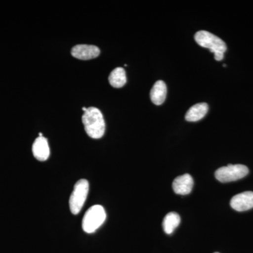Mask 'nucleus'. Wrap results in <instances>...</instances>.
<instances>
[{"label":"nucleus","instance_id":"obj_1","mask_svg":"<svg viewBox=\"0 0 253 253\" xmlns=\"http://www.w3.org/2000/svg\"><path fill=\"white\" fill-rule=\"evenodd\" d=\"M82 120L88 136L92 139H100L104 136L106 124L100 110L94 107L88 108Z\"/></svg>","mask_w":253,"mask_h":253},{"label":"nucleus","instance_id":"obj_2","mask_svg":"<svg viewBox=\"0 0 253 253\" xmlns=\"http://www.w3.org/2000/svg\"><path fill=\"white\" fill-rule=\"evenodd\" d=\"M195 41L202 47L207 48L214 54L216 61H221L227 49L226 43L219 37L206 31H200L195 34Z\"/></svg>","mask_w":253,"mask_h":253},{"label":"nucleus","instance_id":"obj_3","mask_svg":"<svg viewBox=\"0 0 253 253\" xmlns=\"http://www.w3.org/2000/svg\"><path fill=\"white\" fill-rule=\"evenodd\" d=\"M106 219V213L103 206L95 205L86 211L83 219V231L87 234H92L104 224Z\"/></svg>","mask_w":253,"mask_h":253},{"label":"nucleus","instance_id":"obj_4","mask_svg":"<svg viewBox=\"0 0 253 253\" xmlns=\"http://www.w3.org/2000/svg\"><path fill=\"white\" fill-rule=\"evenodd\" d=\"M89 184L86 179H82L75 184L74 189L69 199V207L73 214H78L85 203Z\"/></svg>","mask_w":253,"mask_h":253},{"label":"nucleus","instance_id":"obj_5","mask_svg":"<svg viewBox=\"0 0 253 253\" xmlns=\"http://www.w3.org/2000/svg\"><path fill=\"white\" fill-rule=\"evenodd\" d=\"M249 168L244 165H228L215 172L216 179L222 183L239 180L249 174Z\"/></svg>","mask_w":253,"mask_h":253},{"label":"nucleus","instance_id":"obj_6","mask_svg":"<svg viewBox=\"0 0 253 253\" xmlns=\"http://www.w3.org/2000/svg\"><path fill=\"white\" fill-rule=\"evenodd\" d=\"M231 207L239 212L249 211L253 208V192L246 191L234 196L231 200Z\"/></svg>","mask_w":253,"mask_h":253},{"label":"nucleus","instance_id":"obj_7","mask_svg":"<svg viewBox=\"0 0 253 253\" xmlns=\"http://www.w3.org/2000/svg\"><path fill=\"white\" fill-rule=\"evenodd\" d=\"M71 54L81 60H89L97 57L100 54L99 47L89 44H78L71 50Z\"/></svg>","mask_w":253,"mask_h":253},{"label":"nucleus","instance_id":"obj_8","mask_svg":"<svg viewBox=\"0 0 253 253\" xmlns=\"http://www.w3.org/2000/svg\"><path fill=\"white\" fill-rule=\"evenodd\" d=\"M194 179L189 174L177 176L172 183L174 192L179 195H187L192 191Z\"/></svg>","mask_w":253,"mask_h":253},{"label":"nucleus","instance_id":"obj_9","mask_svg":"<svg viewBox=\"0 0 253 253\" xmlns=\"http://www.w3.org/2000/svg\"><path fill=\"white\" fill-rule=\"evenodd\" d=\"M33 154L40 161H45L49 157L50 149L47 139L44 136L37 138L33 144Z\"/></svg>","mask_w":253,"mask_h":253},{"label":"nucleus","instance_id":"obj_10","mask_svg":"<svg viewBox=\"0 0 253 253\" xmlns=\"http://www.w3.org/2000/svg\"><path fill=\"white\" fill-rule=\"evenodd\" d=\"M167 96V86L163 81H158L151 89L150 96L155 105H161L164 103Z\"/></svg>","mask_w":253,"mask_h":253},{"label":"nucleus","instance_id":"obj_11","mask_svg":"<svg viewBox=\"0 0 253 253\" xmlns=\"http://www.w3.org/2000/svg\"><path fill=\"white\" fill-rule=\"evenodd\" d=\"M208 111V105L206 103L195 104L188 110L185 119L189 122H197L206 116Z\"/></svg>","mask_w":253,"mask_h":253},{"label":"nucleus","instance_id":"obj_12","mask_svg":"<svg viewBox=\"0 0 253 253\" xmlns=\"http://www.w3.org/2000/svg\"><path fill=\"white\" fill-rule=\"evenodd\" d=\"M180 216L177 213L171 212L168 213L164 218L163 222V229L167 234H171L175 230L176 228L180 224Z\"/></svg>","mask_w":253,"mask_h":253},{"label":"nucleus","instance_id":"obj_13","mask_svg":"<svg viewBox=\"0 0 253 253\" xmlns=\"http://www.w3.org/2000/svg\"><path fill=\"white\" fill-rule=\"evenodd\" d=\"M109 81L110 84L113 87L121 88L124 86L126 82V73L124 68H115L109 75Z\"/></svg>","mask_w":253,"mask_h":253},{"label":"nucleus","instance_id":"obj_14","mask_svg":"<svg viewBox=\"0 0 253 253\" xmlns=\"http://www.w3.org/2000/svg\"><path fill=\"white\" fill-rule=\"evenodd\" d=\"M86 109H86V108H85V107L83 108V111H84V112H85V111H86Z\"/></svg>","mask_w":253,"mask_h":253},{"label":"nucleus","instance_id":"obj_15","mask_svg":"<svg viewBox=\"0 0 253 253\" xmlns=\"http://www.w3.org/2000/svg\"><path fill=\"white\" fill-rule=\"evenodd\" d=\"M39 136H42V133H40Z\"/></svg>","mask_w":253,"mask_h":253},{"label":"nucleus","instance_id":"obj_16","mask_svg":"<svg viewBox=\"0 0 253 253\" xmlns=\"http://www.w3.org/2000/svg\"></svg>","mask_w":253,"mask_h":253}]
</instances>
